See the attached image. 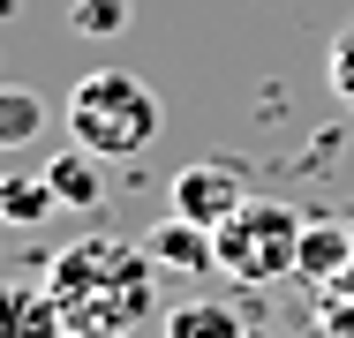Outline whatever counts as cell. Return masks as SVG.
Instances as JSON below:
<instances>
[{"mask_svg":"<svg viewBox=\"0 0 354 338\" xmlns=\"http://www.w3.org/2000/svg\"><path fill=\"white\" fill-rule=\"evenodd\" d=\"M317 331L324 338H354V278L317 286Z\"/></svg>","mask_w":354,"mask_h":338,"instance_id":"obj_12","label":"cell"},{"mask_svg":"<svg viewBox=\"0 0 354 338\" xmlns=\"http://www.w3.org/2000/svg\"><path fill=\"white\" fill-rule=\"evenodd\" d=\"M61 210V196H53V181L46 173H0V226H46Z\"/></svg>","mask_w":354,"mask_h":338,"instance_id":"obj_9","label":"cell"},{"mask_svg":"<svg viewBox=\"0 0 354 338\" xmlns=\"http://www.w3.org/2000/svg\"><path fill=\"white\" fill-rule=\"evenodd\" d=\"M61 121L83 150H98V158H143L158 128H166V106H158V90L129 75V68H91L83 83L68 90V106H61Z\"/></svg>","mask_w":354,"mask_h":338,"instance_id":"obj_2","label":"cell"},{"mask_svg":"<svg viewBox=\"0 0 354 338\" xmlns=\"http://www.w3.org/2000/svg\"><path fill=\"white\" fill-rule=\"evenodd\" d=\"M106 158L98 150H61V158H46V181H53V196H61V210H98L106 203V173H98Z\"/></svg>","mask_w":354,"mask_h":338,"instance_id":"obj_8","label":"cell"},{"mask_svg":"<svg viewBox=\"0 0 354 338\" xmlns=\"http://www.w3.org/2000/svg\"><path fill=\"white\" fill-rule=\"evenodd\" d=\"M46 286L61 293L68 324L136 331V324H151V308H158V264H151L143 241H121V233H83V241H68L53 256V270H46Z\"/></svg>","mask_w":354,"mask_h":338,"instance_id":"obj_1","label":"cell"},{"mask_svg":"<svg viewBox=\"0 0 354 338\" xmlns=\"http://www.w3.org/2000/svg\"><path fill=\"white\" fill-rule=\"evenodd\" d=\"M53 121V106L30 90V83H0V150H23V143H38Z\"/></svg>","mask_w":354,"mask_h":338,"instance_id":"obj_10","label":"cell"},{"mask_svg":"<svg viewBox=\"0 0 354 338\" xmlns=\"http://www.w3.org/2000/svg\"><path fill=\"white\" fill-rule=\"evenodd\" d=\"M347 264H354V218H309L301 226V264H294V278L301 286H332Z\"/></svg>","mask_w":354,"mask_h":338,"instance_id":"obj_7","label":"cell"},{"mask_svg":"<svg viewBox=\"0 0 354 338\" xmlns=\"http://www.w3.org/2000/svg\"><path fill=\"white\" fill-rule=\"evenodd\" d=\"M0 338H68V308L53 286H30V278H8L0 286Z\"/></svg>","mask_w":354,"mask_h":338,"instance_id":"obj_6","label":"cell"},{"mask_svg":"<svg viewBox=\"0 0 354 338\" xmlns=\"http://www.w3.org/2000/svg\"><path fill=\"white\" fill-rule=\"evenodd\" d=\"M68 338H129V331H113V324H68Z\"/></svg>","mask_w":354,"mask_h":338,"instance_id":"obj_15","label":"cell"},{"mask_svg":"<svg viewBox=\"0 0 354 338\" xmlns=\"http://www.w3.org/2000/svg\"><path fill=\"white\" fill-rule=\"evenodd\" d=\"M241 203H249V188H241V166L234 158H196V166L174 173V210L196 218V226H226Z\"/></svg>","mask_w":354,"mask_h":338,"instance_id":"obj_4","label":"cell"},{"mask_svg":"<svg viewBox=\"0 0 354 338\" xmlns=\"http://www.w3.org/2000/svg\"><path fill=\"white\" fill-rule=\"evenodd\" d=\"M332 90H339V98L354 106V23L339 30V38H332Z\"/></svg>","mask_w":354,"mask_h":338,"instance_id":"obj_14","label":"cell"},{"mask_svg":"<svg viewBox=\"0 0 354 338\" xmlns=\"http://www.w3.org/2000/svg\"><path fill=\"white\" fill-rule=\"evenodd\" d=\"M301 210L279 196H249L226 226H212L218 241V270L234 278V286H279V278H294V264H301Z\"/></svg>","mask_w":354,"mask_h":338,"instance_id":"obj_3","label":"cell"},{"mask_svg":"<svg viewBox=\"0 0 354 338\" xmlns=\"http://www.w3.org/2000/svg\"><path fill=\"white\" fill-rule=\"evenodd\" d=\"M166 338H249V331H241V308H226V301H212V293H196V301L166 308Z\"/></svg>","mask_w":354,"mask_h":338,"instance_id":"obj_11","label":"cell"},{"mask_svg":"<svg viewBox=\"0 0 354 338\" xmlns=\"http://www.w3.org/2000/svg\"><path fill=\"white\" fill-rule=\"evenodd\" d=\"M143 248H151V264L158 270H174V278H212L218 270V241H212V226H196V218H158L151 233H143Z\"/></svg>","mask_w":354,"mask_h":338,"instance_id":"obj_5","label":"cell"},{"mask_svg":"<svg viewBox=\"0 0 354 338\" xmlns=\"http://www.w3.org/2000/svg\"><path fill=\"white\" fill-rule=\"evenodd\" d=\"M68 30H83V38H121L129 30V0H75Z\"/></svg>","mask_w":354,"mask_h":338,"instance_id":"obj_13","label":"cell"}]
</instances>
